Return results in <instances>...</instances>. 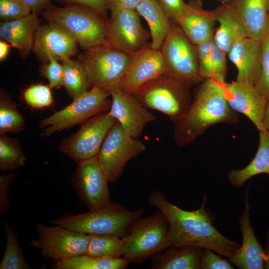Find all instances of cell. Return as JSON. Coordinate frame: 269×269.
<instances>
[{"label": "cell", "mask_w": 269, "mask_h": 269, "mask_svg": "<svg viewBox=\"0 0 269 269\" xmlns=\"http://www.w3.org/2000/svg\"><path fill=\"white\" fill-rule=\"evenodd\" d=\"M31 13L24 0H0V17L4 21L19 19Z\"/></svg>", "instance_id": "d590c367"}, {"label": "cell", "mask_w": 269, "mask_h": 269, "mask_svg": "<svg viewBox=\"0 0 269 269\" xmlns=\"http://www.w3.org/2000/svg\"><path fill=\"white\" fill-rule=\"evenodd\" d=\"M228 54L237 69V81L255 87L261 69V41L247 37L236 43Z\"/></svg>", "instance_id": "ffe728a7"}, {"label": "cell", "mask_w": 269, "mask_h": 269, "mask_svg": "<svg viewBox=\"0 0 269 269\" xmlns=\"http://www.w3.org/2000/svg\"><path fill=\"white\" fill-rule=\"evenodd\" d=\"M25 120L16 104L5 91L0 92V135L23 131Z\"/></svg>", "instance_id": "4dcf8cb0"}, {"label": "cell", "mask_w": 269, "mask_h": 269, "mask_svg": "<svg viewBox=\"0 0 269 269\" xmlns=\"http://www.w3.org/2000/svg\"><path fill=\"white\" fill-rule=\"evenodd\" d=\"M213 40L196 45L198 71L202 80L212 79V67L211 47Z\"/></svg>", "instance_id": "74e56055"}, {"label": "cell", "mask_w": 269, "mask_h": 269, "mask_svg": "<svg viewBox=\"0 0 269 269\" xmlns=\"http://www.w3.org/2000/svg\"><path fill=\"white\" fill-rule=\"evenodd\" d=\"M54 225L38 223L36 230L38 237L30 242V247L39 250L42 257L55 262L85 254L89 242L88 234Z\"/></svg>", "instance_id": "30bf717a"}, {"label": "cell", "mask_w": 269, "mask_h": 269, "mask_svg": "<svg viewBox=\"0 0 269 269\" xmlns=\"http://www.w3.org/2000/svg\"><path fill=\"white\" fill-rule=\"evenodd\" d=\"M250 210L247 190L245 195V209L239 217L242 245L229 261L240 269H264L266 260L265 250L256 236L251 224Z\"/></svg>", "instance_id": "d6986e66"}, {"label": "cell", "mask_w": 269, "mask_h": 269, "mask_svg": "<svg viewBox=\"0 0 269 269\" xmlns=\"http://www.w3.org/2000/svg\"><path fill=\"white\" fill-rule=\"evenodd\" d=\"M265 240V249L266 260L264 266V269H269V228L267 231Z\"/></svg>", "instance_id": "7dc6e473"}, {"label": "cell", "mask_w": 269, "mask_h": 269, "mask_svg": "<svg viewBox=\"0 0 269 269\" xmlns=\"http://www.w3.org/2000/svg\"><path fill=\"white\" fill-rule=\"evenodd\" d=\"M263 125L265 130L269 131V101L267 105L263 119Z\"/></svg>", "instance_id": "c3c4849f"}, {"label": "cell", "mask_w": 269, "mask_h": 269, "mask_svg": "<svg viewBox=\"0 0 269 269\" xmlns=\"http://www.w3.org/2000/svg\"><path fill=\"white\" fill-rule=\"evenodd\" d=\"M122 239L123 257L130 263L142 262L171 247L168 223L160 211L134 221Z\"/></svg>", "instance_id": "8992f818"}, {"label": "cell", "mask_w": 269, "mask_h": 269, "mask_svg": "<svg viewBox=\"0 0 269 269\" xmlns=\"http://www.w3.org/2000/svg\"><path fill=\"white\" fill-rule=\"evenodd\" d=\"M15 177L16 175L13 172L4 173L0 175V213L1 215L11 208L9 191L10 185Z\"/></svg>", "instance_id": "60d3db41"}, {"label": "cell", "mask_w": 269, "mask_h": 269, "mask_svg": "<svg viewBox=\"0 0 269 269\" xmlns=\"http://www.w3.org/2000/svg\"><path fill=\"white\" fill-rule=\"evenodd\" d=\"M143 0H107L109 10L115 8H123L135 10Z\"/></svg>", "instance_id": "ee69618b"}, {"label": "cell", "mask_w": 269, "mask_h": 269, "mask_svg": "<svg viewBox=\"0 0 269 269\" xmlns=\"http://www.w3.org/2000/svg\"><path fill=\"white\" fill-rule=\"evenodd\" d=\"M11 46H12L7 42L1 40L0 41V60L1 61L6 58Z\"/></svg>", "instance_id": "bcb514c9"}, {"label": "cell", "mask_w": 269, "mask_h": 269, "mask_svg": "<svg viewBox=\"0 0 269 269\" xmlns=\"http://www.w3.org/2000/svg\"><path fill=\"white\" fill-rule=\"evenodd\" d=\"M27 157L18 139L0 135V169L15 171L24 166Z\"/></svg>", "instance_id": "d6a6232c"}, {"label": "cell", "mask_w": 269, "mask_h": 269, "mask_svg": "<svg viewBox=\"0 0 269 269\" xmlns=\"http://www.w3.org/2000/svg\"><path fill=\"white\" fill-rule=\"evenodd\" d=\"M39 72L48 80L51 88L59 89L63 87V65L52 56H48V62L40 67Z\"/></svg>", "instance_id": "8d00e7d4"}, {"label": "cell", "mask_w": 269, "mask_h": 269, "mask_svg": "<svg viewBox=\"0 0 269 269\" xmlns=\"http://www.w3.org/2000/svg\"><path fill=\"white\" fill-rule=\"evenodd\" d=\"M51 89L49 85H31L24 90L23 99L28 106L33 109L49 107L53 102Z\"/></svg>", "instance_id": "836d02e7"}, {"label": "cell", "mask_w": 269, "mask_h": 269, "mask_svg": "<svg viewBox=\"0 0 269 269\" xmlns=\"http://www.w3.org/2000/svg\"><path fill=\"white\" fill-rule=\"evenodd\" d=\"M78 44L69 33L57 23L40 25L35 36L32 51L44 62L52 56L58 60L70 58L77 53Z\"/></svg>", "instance_id": "e0dca14e"}, {"label": "cell", "mask_w": 269, "mask_h": 269, "mask_svg": "<svg viewBox=\"0 0 269 269\" xmlns=\"http://www.w3.org/2000/svg\"><path fill=\"white\" fill-rule=\"evenodd\" d=\"M260 41L262 47L261 69L255 87L269 101V33H267Z\"/></svg>", "instance_id": "e575fe53"}, {"label": "cell", "mask_w": 269, "mask_h": 269, "mask_svg": "<svg viewBox=\"0 0 269 269\" xmlns=\"http://www.w3.org/2000/svg\"><path fill=\"white\" fill-rule=\"evenodd\" d=\"M88 235L89 242L84 254L94 257H123L125 243L122 237L114 235Z\"/></svg>", "instance_id": "f546056e"}, {"label": "cell", "mask_w": 269, "mask_h": 269, "mask_svg": "<svg viewBox=\"0 0 269 269\" xmlns=\"http://www.w3.org/2000/svg\"><path fill=\"white\" fill-rule=\"evenodd\" d=\"M224 83L208 79L199 86L188 111L173 122L174 139L179 146L192 143L214 124H235L238 122L237 112L226 100Z\"/></svg>", "instance_id": "7a4b0ae2"}, {"label": "cell", "mask_w": 269, "mask_h": 269, "mask_svg": "<svg viewBox=\"0 0 269 269\" xmlns=\"http://www.w3.org/2000/svg\"><path fill=\"white\" fill-rule=\"evenodd\" d=\"M110 11L107 32L108 44L134 55L148 43L150 32L141 25L140 15L135 10L115 8Z\"/></svg>", "instance_id": "5bb4252c"}, {"label": "cell", "mask_w": 269, "mask_h": 269, "mask_svg": "<svg viewBox=\"0 0 269 269\" xmlns=\"http://www.w3.org/2000/svg\"><path fill=\"white\" fill-rule=\"evenodd\" d=\"M214 251L202 248L201 251V269H233L234 267L228 261L222 258Z\"/></svg>", "instance_id": "ab89813d"}, {"label": "cell", "mask_w": 269, "mask_h": 269, "mask_svg": "<svg viewBox=\"0 0 269 269\" xmlns=\"http://www.w3.org/2000/svg\"><path fill=\"white\" fill-rule=\"evenodd\" d=\"M172 22L177 24L185 11L184 0H157Z\"/></svg>", "instance_id": "b9f144b4"}, {"label": "cell", "mask_w": 269, "mask_h": 269, "mask_svg": "<svg viewBox=\"0 0 269 269\" xmlns=\"http://www.w3.org/2000/svg\"><path fill=\"white\" fill-rule=\"evenodd\" d=\"M267 9H268V16H269V0H267Z\"/></svg>", "instance_id": "681fc988"}, {"label": "cell", "mask_w": 269, "mask_h": 269, "mask_svg": "<svg viewBox=\"0 0 269 269\" xmlns=\"http://www.w3.org/2000/svg\"><path fill=\"white\" fill-rule=\"evenodd\" d=\"M206 200L204 198L201 207L197 210H184L171 203L161 191L157 190L150 193L148 202L166 218L171 247L192 246L208 249L229 260L240 244L226 238L214 226L215 215L205 207Z\"/></svg>", "instance_id": "6da1fadb"}, {"label": "cell", "mask_w": 269, "mask_h": 269, "mask_svg": "<svg viewBox=\"0 0 269 269\" xmlns=\"http://www.w3.org/2000/svg\"><path fill=\"white\" fill-rule=\"evenodd\" d=\"M40 20L38 14H30L0 24V37L17 49L21 57H26L32 50L36 32Z\"/></svg>", "instance_id": "7402d4cb"}, {"label": "cell", "mask_w": 269, "mask_h": 269, "mask_svg": "<svg viewBox=\"0 0 269 269\" xmlns=\"http://www.w3.org/2000/svg\"><path fill=\"white\" fill-rule=\"evenodd\" d=\"M145 149L142 141L130 135L117 121L106 135L97 156L109 182L114 183L127 163Z\"/></svg>", "instance_id": "9c48e42d"}, {"label": "cell", "mask_w": 269, "mask_h": 269, "mask_svg": "<svg viewBox=\"0 0 269 269\" xmlns=\"http://www.w3.org/2000/svg\"><path fill=\"white\" fill-rule=\"evenodd\" d=\"M165 73L167 70L160 50L148 43L133 56L120 89L133 94L144 83Z\"/></svg>", "instance_id": "2e32d148"}, {"label": "cell", "mask_w": 269, "mask_h": 269, "mask_svg": "<svg viewBox=\"0 0 269 269\" xmlns=\"http://www.w3.org/2000/svg\"><path fill=\"white\" fill-rule=\"evenodd\" d=\"M225 53L213 42L211 47L212 58V79L220 83H225L227 71Z\"/></svg>", "instance_id": "f35d334b"}, {"label": "cell", "mask_w": 269, "mask_h": 269, "mask_svg": "<svg viewBox=\"0 0 269 269\" xmlns=\"http://www.w3.org/2000/svg\"><path fill=\"white\" fill-rule=\"evenodd\" d=\"M108 178L97 155L77 163L72 177V183L82 203L94 210L112 202Z\"/></svg>", "instance_id": "4fadbf2b"}, {"label": "cell", "mask_w": 269, "mask_h": 269, "mask_svg": "<svg viewBox=\"0 0 269 269\" xmlns=\"http://www.w3.org/2000/svg\"><path fill=\"white\" fill-rule=\"evenodd\" d=\"M267 33H269V20L268 28V31Z\"/></svg>", "instance_id": "f907efd6"}, {"label": "cell", "mask_w": 269, "mask_h": 269, "mask_svg": "<svg viewBox=\"0 0 269 269\" xmlns=\"http://www.w3.org/2000/svg\"><path fill=\"white\" fill-rule=\"evenodd\" d=\"M228 3L245 27L248 37L261 40L268 28L267 0H231Z\"/></svg>", "instance_id": "603a6c76"}, {"label": "cell", "mask_w": 269, "mask_h": 269, "mask_svg": "<svg viewBox=\"0 0 269 269\" xmlns=\"http://www.w3.org/2000/svg\"><path fill=\"white\" fill-rule=\"evenodd\" d=\"M3 229L6 236V246L0 269H31L32 268L24 258L23 252L15 231L6 222L3 223Z\"/></svg>", "instance_id": "1f68e13d"}, {"label": "cell", "mask_w": 269, "mask_h": 269, "mask_svg": "<svg viewBox=\"0 0 269 269\" xmlns=\"http://www.w3.org/2000/svg\"><path fill=\"white\" fill-rule=\"evenodd\" d=\"M133 56L110 45L102 44L85 50L78 59L86 70L91 87L111 94L120 88Z\"/></svg>", "instance_id": "52a82bcc"}, {"label": "cell", "mask_w": 269, "mask_h": 269, "mask_svg": "<svg viewBox=\"0 0 269 269\" xmlns=\"http://www.w3.org/2000/svg\"><path fill=\"white\" fill-rule=\"evenodd\" d=\"M223 87L231 108L247 116L259 132L265 130L263 119L268 101L256 87L238 81L225 82Z\"/></svg>", "instance_id": "ac0fdd59"}, {"label": "cell", "mask_w": 269, "mask_h": 269, "mask_svg": "<svg viewBox=\"0 0 269 269\" xmlns=\"http://www.w3.org/2000/svg\"></svg>", "instance_id": "816d5d0a"}, {"label": "cell", "mask_w": 269, "mask_h": 269, "mask_svg": "<svg viewBox=\"0 0 269 269\" xmlns=\"http://www.w3.org/2000/svg\"><path fill=\"white\" fill-rule=\"evenodd\" d=\"M202 248L192 246L170 247L151 258L152 269H201Z\"/></svg>", "instance_id": "d4e9b609"}, {"label": "cell", "mask_w": 269, "mask_h": 269, "mask_svg": "<svg viewBox=\"0 0 269 269\" xmlns=\"http://www.w3.org/2000/svg\"><path fill=\"white\" fill-rule=\"evenodd\" d=\"M260 132V141L257 153L252 160L246 167L232 170L228 174L231 185L240 187L250 178L265 173L269 175V131Z\"/></svg>", "instance_id": "4316f807"}, {"label": "cell", "mask_w": 269, "mask_h": 269, "mask_svg": "<svg viewBox=\"0 0 269 269\" xmlns=\"http://www.w3.org/2000/svg\"><path fill=\"white\" fill-rule=\"evenodd\" d=\"M192 84L165 73L144 83L132 94L146 109L160 112L174 122L182 117L191 105Z\"/></svg>", "instance_id": "277c9868"}, {"label": "cell", "mask_w": 269, "mask_h": 269, "mask_svg": "<svg viewBox=\"0 0 269 269\" xmlns=\"http://www.w3.org/2000/svg\"><path fill=\"white\" fill-rule=\"evenodd\" d=\"M135 10L148 25L151 47L160 50L171 29L172 22L157 0H143Z\"/></svg>", "instance_id": "484cf974"}, {"label": "cell", "mask_w": 269, "mask_h": 269, "mask_svg": "<svg viewBox=\"0 0 269 269\" xmlns=\"http://www.w3.org/2000/svg\"><path fill=\"white\" fill-rule=\"evenodd\" d=\"M214 10L204 8L201 0H190L177 24L195 45L213 39L216 22Z\"/></svg>", "instance_id": "44dd1931"}, {"label": "cell", "mask_w": 269, "mask_h": 269, "mask_svg": "<svg viewBox=\"0 0 269 269\" xmlns=\"http://www.w3.org/2000/svg\"><path fill=\"white\" fill-rule=\"evenodd\" d=\"M111 97L109 112L133 137L139 139L146 126L156 120V117L132 94L119 88L111 93Z\"/></svg>", "instance_id": "9a60e30c"}, {"label": "cell", "mask_w": 269, "mask_h": 269, "mask_svg": "<svg viewBox=\"0 0 269 269\" xmlns=\"http://www.w3.org/2000/svg\"><path fill=\"white\" fill-rule=\"evenodd\" d=\"M30 7L31 12L40 14L42 10L50 3V0H24Z\"/></svg>", "instance_id": "f6af8a7d"}, {"label": "cell", "mask_w": 269, "mask_h": 269, "mask_svg": "<svg viewBox=\"0 0 269 269\" xmlns=\"http://www.w3.org/2000/svg\"><path fill=\"white\" fill-rule=\"evenodd\" d=\"M143 213L142 208L130 210L120 203L111 202L84 213L68 214L51 219L49 223L87 234L114 235L123 237L130 225Z\"/></svg>", "instance_id": "5b68a950"}, {"label": "cell", "mask_w": 269, "mask_h": 269, "mask_svg": "<svg viewBox=\"0 0 269 269\" xmlns=\"http://www.w3.org/2000/svg\"><path fill=\"white\" fill-rule=\"evenodd\" d=\"M57 2L66 4H78L88 7L103 16L109 21L107 0H55Z\"/></svg>", "instance_id": "7bdbcfd3"}, {"label": "cell", "mask_w": 269, "mask_h": 269, "mask_svg": "<svg viewBox=\"0 0 269 269\" xmlns=\"http://www.w3.org/2000/svg\"><path fill=\"white\" fill-rule=\"evenodd\" d=\"M111 94L98 87L90 89L62 109L41 120L38 124L42 129L41 135L53 134L83 124L90 118L109 112L111 105Z\"/></svg>", "instance_id": "ba28073f"}, {"label": "cell", "mask_w": 269, "mask_h": 269, "mask_svg": "<svg viewBox=\"0 0 269 269\" xmlns=\"http://www.w3.org/2000/svg\"><path fill=\"white\" fill-rule=\"evenodd\" d=\"M219 27L213 37L214 44L225 54L237 42L248 37L247 31L228 3L214 9Z\"/></svg>", "instance_id": "cb8c5ba5"}, {"label": "cell", "mask_w": 269, "mask_h": 269, "mask_svg": "<svg viewBox=\"0 0 269 269\" xmlns=\"http://www.w3.org/2000/svg\"><path fill=\"white\" fill-rule=\"evenodd\" d=\"M40 14L47 21L57 23L65 29L84 50L109 44V21L88 7L78 4L57 7L50 3Z\"/></svg>", "instance_id": "3957f363"}, {"label": "cell", "mask_w": 269, "mask_h": 269, "mask_svg": "<svg viewBox=\"0 0 269 269\" xmlns=\"http://www.w3.org/2000/svg\"><path fill=\"white\" fill-rule=\"evenodd\" d=\"M117 120L107 112L82 124L79 130L63 138L59 151L77 163L98 155L103 142Z\"/></svg>", "instance_id": "8fae6325"}, {"label": "cell", "mask_w": 269, "mask_h": 269, "mask_svg": "<svg viewBox=\"0 0 269 269\" xmlns=\"http://www.w3.org/2000/svg\"><path fill=\"white\" fill-rule=\"evenodd\" d=\"M61 62L63 67V87L73 100L75 99L91 87L87 72L79 59L70 58Z\"/></svg>", "instance_id": "f1b7e54d"}, {"label": "cell", "mask_w": 269, "mask_h": 269, "mask_svg": "<svg viewBox=\"0 0 269 269\" xmlns=\"http://www.w3.org/2000/svg\"><path fill=\"white\" fill-rule=\"evenodd\" d=\"M160 50L167 73L192 84L202 80L198 71L196 45L177 24L172 22L171 29Z\"/></svg>", "instance_id": "7c38bea8"}, {"label": "cell", "mask_w": 269, "mask_h": 269, "mask_svg": "<svg viewBox=\"0 0 269 269\" xmlns=\"http://www.w3.org/2000/svg\"><path fill=\"white\" fill-rule=\"evenodd\" d=\"M130 263L124 257H94L85 254L55 262V269H124Z\"/></svg>", "instance_id": "83f0119b"}]
</instances>
